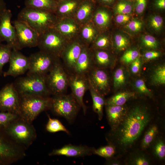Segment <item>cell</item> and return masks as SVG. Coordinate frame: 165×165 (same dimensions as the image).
I'll return each mask as SVG.
<instances>
[{"label":"cell","mask_w":165,"mask_h":165,"mask_svg":"<svg viewBox=\"0 0 165 165\" xmlns=\"http://www.w3.org/2000/svg\"><path fill=\"white\" fill-rule=\"evenodd\" d=\"M7 9L6 4L4 0H0V22L2 15Z\"/></svg>","instance_id":"53"},{"label":"cell","mask_w":165,"mask_h":165,"mask_svg":"<svg viewBox=\"0 0 165 165\" xmlns=\"http://www.w3.org/2000/svg\"><path fill=\"white\" fill-rule=\"evenodd\" d=\"M85 45L78 42L68 43L62 52L60 58L68 74L71 73Z\"/></svg>","instance_id":"17"},{"label":"cell","mask_w":165,"mask_h":165,"mask_svg":"<svg viewBox=\"0 0 165 165\" xmlns=\"http://www.w3.org/2000/svg\"><path fill=\"white\" fill-rule=\"evenodd\" d=\"M153 152L155 155L158 158L164 159L165 157V144L163 140H158L153 147Z\"/></svg>","instance_id":"40"},{"label":"cell","mask_w":165,"mask_h":165,"mask_svg":"<svg viewBox=\"0 0 165 165\" xmlns=\"http://www.w3.org/2000/svg\"><path fill=\"white\" fill-rule=\"evenodd\" d=\"M130 162L131 164L134 165H148L150 164V161L148 158L142 153L134 156Z\"/></svg>","instance_id":"42"},{"label":"cell","mask_w":165,"mask_h":165,"mask_svg":"<svg viewBox=\"0 0 165 165\" xmlns=\"http://www.w3.org/2000/svg\"><path fill=\"white\" fill-rule=\"evenodd\" d=\"M3 41H4L3 39L0 37V44Z\"/></svg>","instance_id":"55"},{"label":"cell","mask_w":165,"mask_h":165,"mask_svg":"<svg viewBox=\"0 0 165 165\" xmlns=\"http://www.w3.org/2000/svg\"><path fill=\"white\" fill-rule=\"evenodd\" d=\"M114 42L116 49L119 51H123L126 49L130 44L129 40L127 37L120 33L115 35Z\"/></svg>","instance_id":"35"},{"label":"cell","mask_w":165,"mask_h":165,"mask_svg":"<svg viewBox=\"0 0 165 165\" xmlns=\"http://www.w3.org/2000/svg\"><path fill=\"white\" fill-rule=\"evenodd\" d=\"M86 75L90 85L97 93L103 96L109 92V77L104 69L94 67Z\"/></svg>","instance_id":"15"},{"label":"cell","mask_w":165,"mask_h":165,"mask_svg":"<svg viewBox=\"0 0 165 165\" xmlns=\"http://www.w3.org/2000/svg\"><path fill=\"white\" fill-rule=\"evenodd\" d=\"M148 0H133V9L138 14L142 13L146 9Z\"/></svg>","instance_id":"43"},{"label":"cell","mask_w":165,"mask_h":165,"mask_svg":"<svg viewBox=\"0 0 165 165\" xmlns=\"http://www.w3.org/2000/svg\"><path fill=\"white\" fill-rule=\"evenodd\" d=\"M29 66L28 75H46L60 58L39 51L29 57Z\"/></svg>","instance_id":"10"},{"label":"cell","mask_w":165,"mask_h":165,"mask_svg":"<svg viewBox=\"0 0 165 165\" xmlns=\"http://www.w3.org/2000/svg\"><path fill=\"white\" fill-rule=\"evenodd\" d=\"M131 0V1H133V0Z\"/></svg>","instance_id":"57"},{"label":"cell","mask_w":165,"mask_h":165,"mask_svg":"<svg viewBox=\"0 0 165 165\" xmlns=\"http://www.w3.org/2000/svg\"><path fill=\"white\" fill-rule=\"evenodd\" d=\"M160 55V53L158 51H151L146 52L144 56L146 60H149L156 59Z\"/></svg>","instance_id":"50"},{"label":"cell","mask_w":165,"mask_h":165,"mask_svg":"<svg viewBox=\"0 0 165 165\" xmlns=\"http://www.w3.org/2000/svg\"><path fill=\"white\" fill-rule=\"evenodd\" d=\"M127 111L123 105H106L107 117L111 131L117 128L126 116Z\"/></svg>","instance_id":"20"},{"label":"cell","mask_w":165,"mask_h":165,"mask_svg":"<svg viewBox=\"0 0 165 165\" xmlns=\"http://www.w3.org/2000/svg\"><path fill=\"white\" fill-rule=\"evenodd\" d=\"M116 152L115 146L112 144L101 147L98 148H94L93 154L97 155L107 159L111 158Z\"/></svg>","instance_id":"32"},{"label":"cell","mask_w":165,"mask_h":165,"mask_svg":"<svg viewBox=\"0 0 165 165\" xmlns=\"http://www.w3.org/2000/svg\"><path fill=\"white\" fill-rule=\"evenodd\" d=\"M20 116L9 112H0V128L4 129Z\"/></svg>","instance_id":"36"},{"label":"cell","mask_w":165,"mask_h":165,"mask_svg":"<svg viewBox=\"0 0 165 165\" xmlns=\"http://www.w3.org/2000/svg\"><path fill=\"white\" fill-rule=\"evenodd\" d=\"M109 42L108 38L105 36L99 37L95 41L94 44V49L103 50L107 48L109 46Z\"/></svg>","instance_id":"46"},{"label":"cell","mask_w":165,"mask_h":165,"mask_svg":"<svg viewBox=\"0 0 165 165\" xmlns=\"http://www.w3.org/2000/svg\"><path fill=\"white\" fill-rule=\"evenodd\" d=\"M9 67L3 74L4 77H14L24 74L28 70L29 66V57L15 49H12L9 61Z\"/></svg>","instance_id":"16"},{"label":"cell","mask_w":165,"mask_h":165,"mask_svg":"<svg viewBox=\"0 0 165 165\" xmlns=\"http://www.w3.org/2000/svg\"><path fill=\"white\" fill-rule=\"evenodd\" d=\"M94 148L86 145H66L61 148L53 150L49 156H64L67 157H78L90 156L93 154Z\"/></svg>","instance_id":"18"},{"label":"cell","mask_w":165,"mask_h":165,"mask_svg":"<svg viewBox=\"0 0 165 165\" xmlns=\"http://www.w3.org/2000/svg\"><path fill=\"white\" fill-rule=\"evenodd\" d=\"M48 120L46 126V129L50 133H55L62 131L67 134H69V131L58 119H52L49 115H48Z\"/></svg>","instance_id":"31"},{"label":"cell","mask_w":165,"mask_h":165,"mask_svg":"<svg viewBox=\"0 0 165 165\" xmlns=\"http://www.w3.org/2000/svg\"><path fill=\"white\" fill-rule=\"evenodd\" d=\"M115 13L130 15L133 11V1L118 0L113 6Z\"/></svg>","instance_id":"29"},{"label":"cell","mask_w":165,"mask_h":165,"mask_svg":"<svg viewBox=\"0 0 165 165\" xmlns=\"http://www.w3.org/2000/svg\"></svg>","instance_id":"58"},{"label":"cell","mask_w":165,"mask_h":165,"mask_svg":"<svg viewBox=\"0 0 165 165\" xmlns=\"http://www.w3.org/2000/svg\"><path fill=\"white\" fill-rule=\"evenodd\" d=\"M21 49L37 46L39 34L26 23L17 20L13 22Z\"/></svg>","instance_id":"13"},{"label":"cell","mask_w":165,"mask_h":165,"mask_svg":"<svg viewBox=\"0 0 165 165\" xmlns=\"http://www.w3.org/2000/svg\"><path fill=\"white\" fill-rule=\"evenodd\" d=\"M92 53L94 67L103 69L111 66V57L108 53L102 49H94Z\"/></svg>","instance_id":"21"},{"label":"cell","mask_w":165,"mask_h":165,"mask_svg":"<svg viewBox=\"0 0 165 165\" xmlns=\"http://www.w3.org/2000/svg\"><path fill=\"white\" fill-rule=\"evenodd\" d=\"M81 0H60L57 2L54 13L59 18L62 16L76 10Z\"/></svg>","instance_id":"22"},{"label":"cell","mask_w":165,"mask_h":165,"mask_svg":"<svg viewBox=\"0 0 165 165\" xmlns=\"http://www.w3.org/2000/svg\"><path fill=\"white\" fill-rule=\"evenodd\" d=\"M130 16L129 15L118 14L116 17V22L119 24H124L129 22Z\"/></svg>","instance_id":"49"},{"label":"cell","mask_w":165,"mask_h":165,"mask_svg":"<svg viewBox=\"0 0 165 165\" xmlns=\"http://www.w3.org/2000/svg\"><path fill=\"white\" fill-rule=\"evenodd\" d=\"M12 50L7 44H0V75L2 73V69L4 65L9 62Z\"/></svg>","instance_id":"33"},{"label":"cell","mask_w":165,"mask_h":165,"mask_svg":"<svg viewBox=\"0 0 165 165\" xmlns=\"http://www.w3.org/2000/svg\"><path fill=\"white\" fill-rule=\"evenodd\" d=\"M12 13L7 9L3 13L0 22V37L12 49L21 50L19 45L16 31L11 22Z\"/></svg>","instance_id":"14"},{"label":"cell","mask_w":165,"mask_h":165,"mask_svg":"<svg viewBox=\"0 0 165 165\" xmlns=\"http://www.w3.org/2000/svg\"><path fill=\"white\" fill-rule=\"evenodd\" d=\"M135 94L128 91L120 92L113 95L106 101V105H124L130 99L135 96Z\"/></svg>","instance_id":"27"},{"label":"cell","mask_w":165,"mask_h":165,"mask_svg":"<svg viewBox=\"0 0 165 165\" xmlns=\"http://www.w3.org/2000/svg\"><path fill=\"white\" fill-rule=\"evenodd\" d=\"M158 131L156 125L151 126L145 132L142 139L141 147L144 149L148 148L155 139Z\"/></svg>","instance_id":"30"},{"label":"cell","mask_w":165,"mask_h":165,"mask_svg":"<svg viewBox=\"0 0 165 165\" xmlns=\"http://www.w3.org/2000/svg\"><path fill=\"white\" fill-rule=\"evenodd\" d=\"M46 83L51 95L65 94L69 86L68 74L60 58L46 75Z\"/></svg>","instance_id":"8"},{"label":"cell","mask_w":165,"mask_h":165,"mask_svg":"<svg viewBox=\"0 0 165 165\" xmlns=\"http://www.w3.org/2000/svg\"><path fill=\"white\" fill-rule=\"evenodd\" d=\"M143 25L142 22L140 20L134 19L130 21L126 26V28L132 32H137L140 31Z\"/></svg>","instance_id":"45"},{"label":"cell","mask_w":165,"mask_h":165,"mask_svg":"<svg viewBox=\"0 0 165 165\" xmlns=\"http://www.w3.org/2000/svg\"><path fill=\"white\" fill-rule=\"evenodd\" d=\"M151 4L156 9L163 10L165 9V0H152Z\"/></svg>","instance_id":"51"},{"label":"cell","mask_w":165,"mask_h":165,"mask_svg":"<svg viewBox=\"0 0 165 165\" xmlns=\"http://www.w3.org/2000/svg\"><path fill=\"white\" fill-rule=\"evenodd\" d=\"M95 3L94 0H82L76 10L78 20L81 21L86 20L93 10Z\"/></svg>","instance_id":"25"},{"label":"cell","mask_w":165,"mask_h":165,"mask_svg":"<svg viewBox=\"0 0 165 165\" xmlns=\"http://www.w3.org/2000/svg\"><path fill=\"white\" fill-rule=\"evenodd\" d=\"M19 116L32 122L42 112L50 109L51 97L35 95L19 96Z\"/></svg>","instance_id":"5"},{"label":"cell","mask_w":165,"mask_h":165,"mask_svg":"<svg viewBox=\"0 0 165 165\" xmlns=\"http://www.w3.org/2000/svg\"><path fill=\"white\" fill-rule=\"evenodd\" d=\"M93 67L92 51L85 45L71 73L86 75Z\"/></svg>","instance_id":"19"},{"label":"cell","mask_w":165,"mask_h":165,"mask_svg":"<svg viewBox=\"0 0 165 165\" xmlns=\"http://www.w3.org/2000/svg\"><path fill=\"white\" fill-rule=\"evenodd\" d=\"M126 77L124 70L119 68L115 71L113 76V86L117 88L124 85L126 82Z\"/></svg>","instance_id":"37"},{"label":"cell","mask_w":165,"mask_h":165,"mask_svg":"<svg viewBox=\"0 0 165 165\" xmlns=\"http://www.w3.org/2000/svg\"><path fill=\"white\" fill-rule=\"evenodd\" d=\"M68 43L64 37L53 28L39 35L37 46L40 51L60 58Z\"/></svg>","instance_id":"9"},{"label":"cell","mask_w":165,"mask_h":165,"mask_svg":"<svg viewBox=\"0 0 165 165\" xmlns=\"http://www.w3.org/2000/svg\"><path fill=\"white\" fill-rule=\"evenodd\" d=\"M89 90L93 101V110L97 114L99 119L101 120L103 116V108L105 103L103 96L95 91L90 84Z\"/></svg>","instance_id":"24"},{"label":"cell","mask_w":165,"mask_h":165,"mask_svg":"<svg viewBox=\"0 0 165 165\" xmlns=\"http://www.w3.org/2000/svg\"><path fill=\"white\" fill-rule=\"evenodd\" d=\"M106 163L108 165H119L120 164V163L118 160H113L111 158L107 159Z\"/></svg>","instance_id":"54"},{"label":"cell","mask_w":165,"mask_h":165,"mask_svg":"<svg viewBox=\"0 0 165 165\" xmlns=\"http://www.w3.org/2000/svg\"><path fill=\"white\" fill-rule=\"evenodd\" d=\"M102 6H114L118 0H94Z\"/></svg>","instance_id":"52"},{"label":"cell","mask_w":165,"mask_h":165,"mask_svg":"<svg viewBox=\"0 0 165 165\" xmlns=\"http://www.w3.org/2000/svg\"><path fill=\"white\" fill-rule=\"evenodd\" d=\"M82 35L88 42H90L93 39L95 32L94 28L91 25H88L83 28L82 32Z\"/></svg>","instance_id":"44"},{"label":"cell","mask_w":165,"mask_h":165,"mask_svg":"<svg viewBox=\"0 0 165 165\" xmlns=\"http://www.w3.org/2000/svg\"><path fill=\"white\" fill-rule=\"evenodd\" d=\"M136 88L141 93L150 96L151 93L146 86L145 82L141 79L137 80L135 83Z\"/></svg>","instance_id":"47"},{"label":"cell","mask_w":165,"mask_h":165,"mask_svg":"<svg viewBox=\"0 0 165 165\" xmlns=\"http://www.w3.org/2000/svg\"><path fill=\"white\" fill-rule=\"evenodd\" d=\"M54 28L63 37L72 35L78 31V27L74 22L59 19Z\"/></svg>","instance_id":"26"},{"label":"cell","mask_w":165,"mask_h":165,"mask_svg":"<svg viewBox=\"0 0 165 165\" xmlns=\"http://www.w3.org/2000/svg\"><path fill=\"white\" fill-rule=\"evenodd\" d=\"M151 115L145 106L136 105L128 110L123 120L112 131L115 141L123 149L130 148L150 122Z\"/></svg>","instance_id":"1"},{"label":"cell","mask_w":165,"mask_h":165,"mask_svg":"<svg viewBox=\"0 0 165 165\" xmlns=\"http://www.w3.org/2000/svg\"><path fill=\"white\" fill-rule=\"evenodd\" d=\"M68 74L71 94L82 108L85 115L87 108L84 102L83 98L85 93L89 90L90 86L87 75L74 73Z\"/></svg>","instance_id":"12"},{"label":"cell","mask_w":165,"mask_h":165,"mask_svg":"<svg viewBox=\"0 0 165 165\" xmlns=\"http://www.w3.org/2000/svg\"><path fill=\"white\" fill-rule=\"evenodd\" d=\"M8 136L15 142L27 149L36 140V130L32 124L20 116L4 129Z\"/></svg>","instance_id":"3"},{"label":"cell","mask_w":165,"mask_h":165,"mask_svg":"<svg viewBox=\"0 0 165 165\" xmlns=\"http://www.w3.org/2000/svg\"><path fill=\"white\" fill-rule=\"evenodd\" d=\"M139 53L136 49H130L125 52L121 58V61L124 63H131L139 57Z\"/></svg>","instance_id":"38"},{"label":"cell","mask_w":165,"mask_h":165,"mask_svg":"<svg viewBox=\"0 0 165 165\" xmlns=\"http://www.w3.org/2000/svg\"><path fill=\"white\" fill-rule=\"evenodd\" d=\"M149 24L150 27L156 31H159L162 28L163 20L162 17L159 15H153L149 19Z\"/></svg>","instance_id":"41"},{"label":"cell","mask_w":165,"mask_h":165,"mask_svg":"<svg viewBox=\"0 0 165 165\" xmlns=\"http://www.w3.org/2000/svg\"><path fill=\"white\" fill-rule=\"evenodd\" d=\"M95 13L94 20L96 24L101 28L107 27L109 23L110 16L106 8L104 6L100 7Z\"/></svg>","instance_id":"28"},{"label":"cell","mask_w":165,"mask_h":165,"mask_svg":"<svg viewBox=\"0 0 165 165\" xmlns=\"http://www.w3.org/2000/svg\"><path fill=\"white\" fill-rule=\"evenodd\" d=\"M26 149L13 141L0 128V165H9L26 156Z\"/></svg>","instance_id":"6"},{"label":"cell","mask_w":165,"mask_h":165,"mask_svg":"<svg viewBox=\"0 0 165 165\" xmlns=\"http://www.w3.org/2000/svg\"><path fill=\"white\" fill-rule=\"evenodd\" d=\"M130 70L134 74L137 73L139 71L141 65V61L139 57L137 58L131 63Z\"/></svg>","instance_id":"48"},{"label":"cell","mask_w":165,"mask_h":165,"mask_svg":"<svg viewBox=\"0 0 165 165\" xmlns=\"http://www.w3.org/2000/svg\"><path fill=\"white\" fill-rule=\"evenodd\" d=\"M152 80L155 84L164 85L165 83V67L158 66L155 70L152 76Z\"/></svg>","instance_id":"34"},{"label":"cell","mask_w":165,"mask_h":165,"mask_svg":"<svg viewBox=\"0 0 165 165\" xmlns=\"http://www.w3.org/2000/svg\"><path fill=\"white\" fill-rule=\"evenodd\" d=\"M20 96L13 83L0 90V112H9L19 115Z\"/></svg>","instance_id":"11"},{"label":"cell","mask_w":165,"mask_h":165,"mask_svg":"<svg viewBox=\"0 0 165 165\" xmlns=\"http://www.w3.org/2000/svg\"><path fill=\"white\" fill-rule=\"evenodd\" d=\"M55 1H57V2L58 1H59V0H55Z\"/></svg>","instance_id":"56"},{"label":"cell","mask_w":165,"mask_h":165,"mask_svg":"<svg viewBox=\"0 0 165 165\" xmlns=\"http://www.w3.org/2000/svg\"><path fill=\"white\" fill-rule=\"evenodd\" d=\"M13 84L19 96L50 97L51 95L46 85V75L27 74L18 78Z\"/></svg>","instance_id":"4"},{"label":"cell","mask_w":165,"mask_h":165,"mask_svg":"<svg viewBox=\"0 0 165 165\" xmlns=\"http://www.w3.org/2000/svg\"><path fill=\"white\" fill-rule=\"evenodd\" d=\"M141 43L146 48L155 49L158 46L157 40L152 36L149 35H143L141 38Z\"/></svg>","instance_id":"39"},{"label":"cell","mask_w":165,"mask_h":165,"mask_svg":"<svg viewBox=\"0 0 165 165\" xmlns=\"http://www.w3.org/2000/svg\"><path fill=\"white\" fill-rule=\"evenodd\" d=\"M59 19L53 12L25 7L19 13L17 19L26 23L39 35L54 28Z\"/></svg>","instance_id":"2"},{"label":"cell","mask_w":165,"mask_h":165,"mask_svg":"<svg viewBox=\"0 0 165 165\" xmlns=\"http://www.w3.org/2000/svg\"><path fill=\"white\" fill-rule=\"evenodd\" d=\"M80 108L72 94H64L51 97L50 109L55 115L64 118L69 122L74 119Z\"/></svg>","instance_id":"7"},{"label":"cell","mask_w":165,"mask_h":165,"mask_svg":"<svg viewBox=\"0 0 165 165\" xmlns=\"http://www.w3.org/2000/svg\"><path fill=\"white\" fill-rule=\"evenodd\" d=\"M57 2L55 0H25V7L42 9L54 13Z\"/></svg>","instance_id":"23"}]
</instances>
